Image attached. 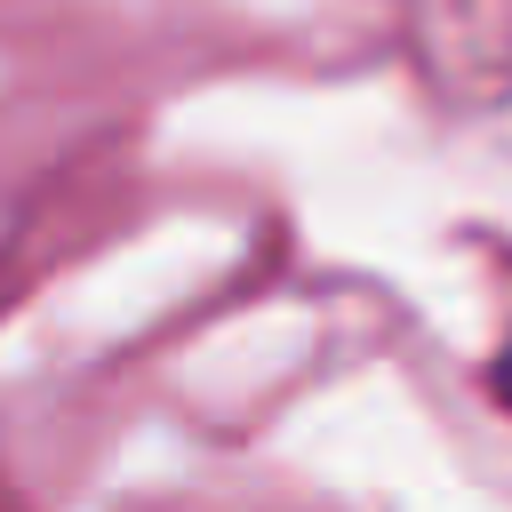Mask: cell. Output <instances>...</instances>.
<instances>
[{
  "mask_svg": "<svg viewBox=\"0 0 512 512\" xmlns=\"http://www.w3.org/2000/svg\"><path fill=\"white\" fill-rule=\"evenodd\" d=\"M488 384H496V400L512 408V336H504V352H496V368H488Z\"/></svg>",
  "mask_w": 512,
  "mask_h": 512,
  "instance_id": "obj_1",
  "label": "cell"
}]
</instances>
